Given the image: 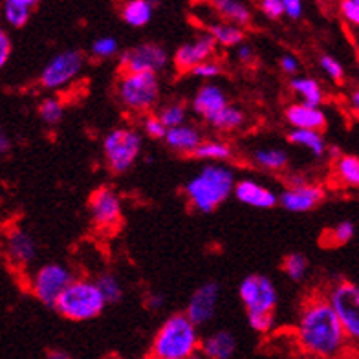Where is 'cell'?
Returning <instances> with one entry per match:
<instances>
[{
  "label": "cell",
  "mask_w": 359,
  "mask_h": 359,
  "mask_svg": "<svg viewBox=\"0 0 359 359\" xmlns=\"http://www.w3.org/2000/svg\"><path fill=\"white\" fill-rule=\"evenodd\" d=\"M293 341L306 359H346L350 345L325 292H313L299 306Z\"/></svg>",
  "instance_id": "1"
},
{
  "label": "cell",
  "mask_w": 359,
  "mask_h": 359,
  "mask_svg": "<svg viewBox=\"0 0 359 359\" xmlns=\"http://www.w3.org/2000/svg\"><path fill=\"white\" fill-rule=\"evenodd\" d=\"M235 185V170L227 163H205L185 182L184 194L193 211L209 215L231 198Z\"/></svg>",
  "instance_id": "2"
},
{
  "label": "cell",
  "mask_w": 359,
  "mask_h": 359,
  "mask_svg": "<svg viewBox=\"0 0 359 359\" xmlns=\"http://www.w3.org/2000/svg\"><path fill=\"white\" fill-rule=\"evenodd\" d=\"M200 328L185 312H176L161 323L152 337V359H194L200 355Z\"/></svg>",
  "instance_id": "3"
},
{
  "label": "cell",
  "mask_w": 359,
  "mask_h": 359,
  "mask_svg": "<svg viewBox=\"0 0 359 359\" xmlns=\"http://www.w3.org/2000/svg\"><path fill=\"white\" fill-rule=\"evenodd\" d=\"M116 97L130 116L143 118L161 104V83L156 74H119Z\"/></svg>",
  "instance_id": "4"
},
{
  "label": "cell",
  "mask_w": 359,
  "mask_h": 359,
  "mask_svg": "<svg viewBox=\"0 0 359 359\" xmlns=\"http://www.w3.org/2000/svg\"><path fill=\"white\" fill-rule=\"evenodd\" d=\"M53 308L59 316L68 321L85 323L100 317L107 308V301L95 279L76 277L70 286L62 292Z\"/></svg>",
  "instance_id": "5"
},
{
  "label": "cell",
  "mask_w": 359,
  "mask_h": 359,
  "mask_svg": "<svg viewBox=\"0 0 359 359\" xmlns=\"http://www.w3.org/2000/svg\"><path fill=\"white\" fill-rule=\"evenodd\" d=\"M143 134L142 130L121 125L110 128L101 142V154L107 169L112 175H125L136 165L143 152Z\"/></svg>",
  "instance_id": "6"
},
{
  "label": "cell",
  "mask_w": 359,
  "mask_h": 359,
  "mask_svg": "<svg viewBox=\"0 0 359 359\" xmlns=\"http://www.w3.org/2000/svg\"><path fill=\"white\" fill-rule=\"evenodd\" d=\"M323 292L336 316L339 317L350 345L359 346V284L337 279Z\"/></svg>",
  "instance_id": "7"
},
{
  "label": "cell",
  "mask_w": 359,
  "mask_h": 359,
  "mask_svg": "<svg viewBox=\"0 0 359 359\" xmlns=\"http://www.w3.org/2000/svg\"><path fill=\"white\" fill-rule=\"evenodd\" d=\"M76 279L70 268L61 262H46L28 275V290L44 306H55L62 292Z\"/></svg>",
  "instance_id": "8"
},
{
  "label": "cell",
  "mask_w": 359,
  "mask_h": 359,
  "mask_svg": "<svg viewBox=\"0 0 359 359\" xmlns=\"http://www.w3.org/2000/svg\"><path fill=\"white\" fill-rule=\"evenodd\" d=\"M86 57L81 50H65L53 55L44 65L39 76V85L48 92H61L74 85L85 70Z\"/></svg>",
  "instance_id": "9"
},
{
  "label": "cell",
  "mask_w": 359,
  "mask_h": 359,
  "mask_svg": "<svg viewBox=\"0 0 359 359\" xmlns=\"http://www.w3.org/2000/svg\"><path fill=\"white\" fill-rule=\"evenodd\" d=\"M238 299L246 308L248 316H264L275 313L279 303L277 286L269 277L260 273L248 275L238 284Z\"/></svg>",
  "instance_id": "10"
},
{
  "label": "cell",
  "mask_w": 359,
  "mask_h": 359,
  "mask_svg": "<svg viewBox=\"0 0 359 359\" xmlns=\"http://www.w3.org/2000/svg\"><path fill=\"white\" fill-rule=\"evenodd\" d=\"M170 55L163 46L156 43H142L128 48L119 55L121 74H156L169 67Z\"/></svg>",
  "instance_id": "11"
},
{
  "label": "cell",
  "mask_w": 359,
  "mask_h": 359,
  "mask_svg": "<svg viewBox=\"0 0 359 359\" xmlns=\"http://www.w3.org/2000/svg\"><path fill=\"white\" fill-rule=\"evenodd\" d=\"M325 198L326 191L321 184L303 176H293L288 180L286 189L279 193V205L288 213H310Z\"/></svg>",
  "instance_id": "12"
},
{
  "label": "cell",
  "mask_w": 359,
  "mask_h": 359,
  "mask_svg": "<svg viewBox=\"0 0 359 359\" xmlns=\"http://www.w3.org/2000/svg\"><path fill=\"white\" fill-rule=\"evenodd\" d=\"M90 220L100 231L110 233L118 229L123 220V202L112 187L101 185L88 198Z\"/></svg>",
  "instance_id": "13"
},
{
  "label": "cell",
  "mask_w": 359,
  "mask_h": 359,
  "mask_svg": "<svg viewBox=\"0 0 359 359\" xmlns=\"http://www.w3.org/2000/svg\"><path fill=\"white\" fill-rule=\"evenodd\" d=\"M2 248H4V257L8 264L17 271H28L39 257V246L35 236L28 229L19 226L8 229Z\"/></svg>",
  "instance_id": "14"
},
{
  "label": "cell",
  "mask_w": 359,
  "mask_h": 359,
  "mask_svg": "<svg viewBox=\"0 0 359 359\" xmlns=\"http://www.w3.org/2000/svg\"><path fill=\"white\" fill-rule=\"evenodd\" d=\"M217 50V43L208 32L200 34L176 48L175 55H172V67L178 74H191L198 65L215 59Z\"/></svg>",
  "instance_id": "15"
},
{
  "label": "cell",
  "mask_w": 359,
  "mask_h": 359,
  "mask_svg": "<svg viewBox=\"0 0 359 359\" xmlns=\"http://www.w3.org/2000/svg\"><path fill=\"white\" fill-rule=\"evenodd\" d=\"M218 303H220V286L218 283H203L202 286L194 290L191 293L187 306H185V316L189 317L194 325L205 326L208 323L213 321L215 313L218 310Z\"/></svg>",
  "instance_id": "16"
},
{
  "label": "cell",
  "mask_w": 359,
  "mask_h": 359,
  "mask_svg": "<svg viewBox=\"0 0 359 359\" xmlns=\"http://www.w3.org/2000/svg\"><path fill=\"white\" fill-rule=\"evenodd\" d=\"M229 104H231L229 95L222 86L217 83H203L194 92L189 109L194 116H198L203 123L208 125L217 114L222 112Z\"/></svg>",
  "instance_id": "17"
},
{
  "label": "cell",
  "mask_w": 359,
  "mask_h": 359,
  "mask_svg": "<svg viewBox=\"0 0 359 359\" xmlns=\"http://www.w3.org/2000/svg\"><path fill=\"white\" fill-rule=\"evenodd\" d=\"M233 196L241 203L253 209H271L279 205V193H275L271 187L260 184L253 178L236 180Z\"/></svg>",
  "instance_id": "18"
},
{
  "label": "cell",
  "mask_w": 359,
  "mask_h": 359,
  "mask_svg": "<svg viewBox=\"0 0 359 359\" xmlns=\"http://www.w3.org/2000/svg\"><path fill=\"white\" fill-rule=\"evenodd\" d=\"M284 118L292 128L297 130H317L323 133L326 128V114L321 107H310L304 103H292L284 110Z\"/></svg>",
  "instance_id": "19"
},
{
  "label": "cell",
  "mask_w": 359,
  "mask_h": 359,
  "mask_svg": "<svg viewBox=\"0 0 359 359\" xmlns=\"http://www.w3.org/2000/svg\"><path fill=\"white\" fill-rule=\"evenodd\" d=\"M205 140L203 133L200 130V127L193 123H184L180 127L169 128L167 130V136L163 140L170 151L176 152V154H182V156H193L196 149L202 145V142Z\"/></svg>",
  "instance_id": "20"
},
{
  "label": "cell",
  "mask_w": 359,
  "mask_h": 359,
  "mask_svg": "<svg viewBox=\"0 0 359 359\" xmlns=\"http://www.w3.org/2000/svg\"><path fill=\"white\" fill-rule=\"evenodd\" d=\"M236 352V337L229 330H217L202 339L200 359H231Z\"/></svg>",
  "instance_id": "21"
},
{
  "label": "cell",
  "mask_w": 359,
  "mask_h": 359,
  "mask_svg": "<svg viewBox=\"0 0 359 359\" xmlns=\"http://www.w3.org/2000/svg\"><path fill=\"white\" fill-rule=\"evenodd\" d=\"M332 180L343 189H359V158L354 154H339L334 158Z\"/></svg>",
  "instance_id": "22"
},
{
  "label": "cell",
  "mask_w": 359,
  "mask_h": 359,
  "mask_svg": "<svg viewBox=\"0 0 359 359\" xmlns=\"http://www.w3.org/2000/svg\"><path fill=\"white\" fill-rule=\"evenodd\" d=\"M290 90L297 97V103L321 107L325 103V90L317 79L310 76H295L290 79Z\"/></svg>",
  "instance_id": "23"
},
{
  "label": "cell",
  "mask_w": 359,
  "mask_h": 359,
  "mask_svg": "<svg viewBox=\"0 0 359 359\" xmlns=\"http://www.w3.org/2000/svg\"><path fill=\"white\" fill-rule=\"evenodd\" d=\"M251 161L266 172H284L290 165V154L280 147H259L251 154Z\"/></svg>",
  "instance_id": "24"
},
{
  "label": "cell",
  "mask_w": 359,
  "mask_h": 359,
  "mask_svg": "<svg viewBox=\"0 0 359 359\" xmlns=\"http://www.w3.org/2000/svg\"><path fill=\"white\" fill-rule=\"evenodd\" d=\"M193 158L205 163H229L235 158V149L226 140H218V137H205L202 145L196 149Z\"/></svg>",
  "instance_id": "25"
},
{
  "label": "cell",
  "mask_w": 359,
  "mask_h": 359,
  "mask_svg": "<svg viewBox=\"0 0 359 359\" xmlns=\"http://www.w3.org/2000/svg\"><path fill=\"white\" fill-rule=\"evenodd\" d=\"M288 142L295 147H301L308 154H312L313 158H325L330 151V147L326 143L323 133L317 130H297L292 128L288 133Z\"/></svg>",
  "instance_id": "26"
},
{
  "label": "cell",
  "mask_w": 359,
  "mask_h": 359,
  "mask_svg": "<svg viewBox=\"0 0 359 359\" xmlns=\"http://www.w3.org/2000/svg\"><path fill=\"white\" fill-rule=\"evenodd\" d=\"M154 15L152 0H125L121 6V19L130 28H143Z\"/></svg>",
  "instance_id": "27"
},
{
  "label": "cell",
  "mask_w": 359,
  "mask_h": 359,
  "mask_svg": "<svg viewBox=\"0 0 359 359\" xmlns=\"http://www.w3.org/2000/svg\"><path fill=\"white\" fill-rule=\"evenodd\" d=\"M213 8L224 22L236 26H248L251 22V11L242 0H213Z\"/></svg>",
  "instance_id": "28"
},
{
  "label": "cell",
  "mask_w": 359,
  "mask_h": 359,
  "mask_svg": "<svg viewBox=\"0 0 359 359\" xmlns=\"http://www.w3.org/2000/svg\"><path fill=\"white\" fill-rule=\"evenodd\" d=\"M246 125V112L241 109V107H235V104H229L220 114H217L211 121L208 123V127H211L213 130L220 134L227 133H236L241 130L242 127Z\"/></svg>",
  "instance_id": "29"
},
{
  "label": "cell",
  "mask_w": 359,
  "mask_h": 359,
  "mask_svg": "<svg viewBox=\"0 0 359 359\" xmlns=\"http://www.w3.org/2000/svg\"><path fill=\"white\" fill-rule=\"evenodd\" d=\"M208 34L215 39L217 46L220 48H236L241 46L246 39V32L241 26L231 22H215L209 26Z\"/></svg>",
  "instance_id": "30"
},
{
  "label": "cell",
  "mask_w": 359,
  "mask_h": 359,
  "mask_svg": "<svg viewBox=\"0 0 359 359\" xmlns=\"http://www.w3.org/2000/svg\"><path fill=\"white\" fill-rule=\"evenodd\" d=\"M189 107L184 101H167L158 107L156 114L158 118L161 119V123L165 125L167 128H175L180 125L189 123Z\"/></svg>",
  "instance_id": "31"
},
{
  "label": "cell",
  "mask_w": 359,
  "mask_h": 359,
  "mask_svg": "<svg viewBox=\"0 0 359 359\" xmlns=\"http://www.w3.org/2000/svg\"><path fill=\"white\" fill-rule=\"evenodd\" d=\"M29 17H32V10L28 8L17 6L8 0H0V24L4 28H24L28 24Z\"/></svg>",
  "instance_id": "32"
},
{
  "label": "cell",
  "mask_w": 359,
  "mask_h": 359,
  "mask_svg": "<svg viewBox=\"0 0 359 359\" xmlns=\"http://www.w3.org/2000/svg\"><path fill=\"white\" fill-rule=\"evenodd\" d=\"M95 283H97V286H100L107 304L121 303V299H123L125 295V288H123V283H121V279H119L118 275L112 273V271H103L101 275H97Z\"/></svg>",
  "instance_id": "33"
},
{
  "label": "cell",
  "mask_w": 359,
  "mask_h": 359,
  "mask_svg": "<svg viewBox=\"0 0 359 359\" xmlns=\"http://www.w3.org/2000/svg\"><path fill=\"white\" fill-rule=\"evenodd\" d=\"M355 236V226L350 220L336 224L332 229H326L321 238V244L326 248H339L346 246L352 238Z\"/></svg>",
  "instance_id": "34"
},
{
  "label": "cell",
  "mask_w": 359,
  "mask_h": 359,
  "mask_svg": "<svg viewBox=\"0 0 359 359\" xmlns=\"http://www.w3.org/2000/svg\"><path fill=\"white\" fill-rule=\"evenodd\" d=\"M65 103L61 97L55 95H48L39 103V118L43 119L44 125L48 127H57L65 119Z\"/></svg>",
  "instance_id": "35"
},
{
  "label": "cell",
  "mask_w": 359,
  "mask_h": 359,
  "mask_svg": "<svg viewBox=\"0 0 359 359\" xmlns=\"http://www.w3.org/2000/svg\"><path fill=\"white\" fill-rule=\"evenodd\" d=\"M280 268H283L284 275H286L290 280H293V283H301V280L306 279L310 264H308V259L303 253H288V255L283 259Z\"/></svg>",
  "instance_id": "36"
},
{
  "label": "cell",
  "mask_w": 359,
  "mask_h": 359,
  "mask_svg": "<svg viewBox=\"0 0 359 359\" xmlns=\"http://www.w3.org/2000/svg\"><path fill=\"white\" fill-rule=\"evenodd\" d=\"M90 53L95 59L100 61H107V59H112V57L119 55V43L116 37H110V35H103V37H97L90 46Z\"/></svg>",
  "instance_id": "37"
},
{
  "label": "cell",
  "mask_w": 359,
  "mask_h": 359,
  "mask_svg": "<svg viewBox=\"0 0 359 359\" xmlns=\"http://www.w3.org/2000/svg\"><path fill=\"white\" fill-rule=\"evenodd\" d=\"M142 134L149 140H154V142H163L167 136V130L169 128L165 125L161 123V119L158 118L156 112L152 114H147L142 118Z\"/></svg>",
  "instance_id": "38"
},
{
  "label": "cell",
  "mask_w": 359,
  "mask_h": 359,
  "mask_svg": "<svg viewBox=\"0 0 359 359\" xmlns=\"http://www.w3.org/2000/svg\"><path fill=\"white\" fill-rule=\"evenodd\" d=\"M319 67H321L323 74H325L332 83L343 85V81H345V68H343V65L337 61L336 57L325 53V55L319 57Z\"/></svg>",
  "instance_id": "39"
},
{
  "label": "cell",
  "mask_w": 359,
  "mask_h": 359,
  "mask_svg": "<svg viewBox=\"0 0 359 359\" xmlns=\"http://www.w3.org/2000/svg\"><path fill=\"white\" fill-rule=\"evenodd\" d=\"M222 65H220L217 59H211V61H205L202 62V65H198V67L191 72V76L203 81V83H213L215 79H218V77L222 76Z\"/></svg>",
  "instance_id": "40"
},
{
  "label": "cell",
  "mask_w": 359,
  "mask_h": 359,
  "mask_svg": "<svg viewBox=\"0 0 359 359\" xmlns=\"http://www.w3.org/2000/svg\"><path fill=\"white\" fill-rule=\"evenodd\" d=\"M248 325L253 332L260 336H268L275 328V313H264V316H248Z\"/></svg>",
  "instance_id": "41"
},
{
  "label": "cell",
  "mask_w": 359,
  "mask_h": 359,
  "mask_svg": "<svg viewBox=\"0 0 359 359\" xmlns=\"http://www.w3.org/2000/svg\"><path fill=\"white\" fill-rule=\"evenodd\" d=\"M11 52H13V44H11V37L8 34V29L0 24V70L8 65L10 61Z\"/></svg>",
  "instance_id": "42"
},
{
  "label": "cell",
  "mask_w": 359,
  "mask_h": 359,
  "mask_svg": "<svg viewBox=\"0 0 359 359\" xmlns=\"http://www.w3.org/2000/svg\"><path fill=\"white\" fill-rule=\"evenodd\" d=\"M279 68L283 74H286V76L295 77L299 76V72H301V61H299L293 53H283L279 59Z\"/></svg>",
  "instance_id": "43"
},
{
  "label": "cell",
  "mask_w": 359,
  "mask_h": 359,
  "mask_svg": "<svg viewBox=\"0 0 359 359\" xmlns=\"http://www.w3.org/2000/svg\"><path fill=\"white\" fill-rule=\"evenodd\" d=\"M260 11L269 20L280 19V17H284L283 0H260Z\"/></svg>",
  "instance_id": "44"
},
{
  "label": "cell",
  "mask_w": 359,
  "mask_h": 359,
  "mask_svg": "<svg viewBox=\"0 0 359 359\" xmlns=\"http://www.w3.org/2000/svg\"><path fill=\"white\" fill-rule=\"evenodd\" d=\"M339 10L346 22H350L352 26H358L359 28V6L355 4L354 0H341Z\"/></svg>",
  "instance_id": "45"
},
{
  "label": "cell",
  "mask_w": 359,
  "mask_h": 359,
  "mask_svg": "<svg viewBox=\"0 0 359 359\" xmlns=\"http://www.w3.org/2000/svg\"><path fill=\"white\" fill-rule=\"evenodd\" d=\"M235 57L236 61L241 62V65H246V67H250V65H253L257 59V53L255 50H253V46H250V44L242 43L241 46L235 48Z\"/></svg>",
  "instance_id": "46"
},
{
  "label": "cell",
  "mask_w": 359,
  "mask_h": 359,
  "mask_svg": "<svg viewBox=\"0 0 359 359\" xmlns=\"http://www.w3.org/2000/svg\"><path fill=\"white\" fill-rule=\"evenodd\" d=\"M284 6V15L292 20H299L303 17L304 4L303 0H283Z\"/></svg>",
  "instance_id": "47"
},
{
  "label": "cell",
  "mask_w": 359,
  "mask_h": 359,
  "mask_svg": "<svg viewBox=\"0 0 359 359\" xmlns=\"http://www.w3.org/2000/svg\"><path fill=\"white\" fill-rule=\"evenodd\" d=\"M145 303H147V306L151 308V310H154V312H160V310H163V306H165V295H161V293H158V292H152L147 295Z\"/></svg>",
  "instance_id": "48"
},
{
  "label": "cell",
  "mask_w": 359,
  "mask_h": 359,
  "mask_svg": "<svg viewBox=\"0 0 359 359\" xmlns=\"http://www.w3.org/2000/svg\"><path fill=\"white\" fill-rule=\"evenodd\" d=\"M10 149H11L10 137L6 136V134L0 130V160H2V158H4L8 152H10Z\"/></svg>",
  "instance_id": "49"
},
{
  "label": "cell",
  "mask_w": 359,
  "mask_h": 359,
  "mask_svg": "<svg viewBox=\"0 0 359 359\" xmlns=\"http://www.w3.org/2000/svg\"><path fill=\"white\" fill-rule=\"evenodd\" d=\"M46 359H74V358H72L68 352H65V350L53 348V350H50V352H48Z\"/></svg>",
  "instance_id": "50"
},
{
  "label": "cell",
  "mask_w": 359,
  "mask_h": 359,
  "mask_svg": "<svg viewBox=\"0 0 359 359\" xmlns=\"http://www.w3.org/2000/svg\"><path fill=\"white\" fill-rule=\"evenodd\" d=\"M348 101H350V109L354 110V112L359 116V88H355L350 92Z\"/></svg>",
  "instance_id": "51"
},
{
  "label": "cell",
  "mask_w": 359,
  "mask_h": 359,
  "mask_svg": "<svg viewBox=\"0 0 359 359\" xmlns=\"http://www.w3.org/2000/svg\"><path fill=\"white\" fill-rule=\"evenodd\" d=\"M8 2H13V4H17V6H22V8L34 10L35 6H37L41 0H8Z\"/></svg>",
  "instance_id": "52"
},
{
  "label": "cell",
  "mask_w": 359,
  "mask_h": 359,
  "mask_svg": "<svg viewBox=\"0 0 359 359\" xmlns=\"http://www.w3.org/2000/svg\"><path fill=\"white\" fill-rule=\"evenodd\" d=\"M354 2H355V4H358V6H359V0H354Z\"/></svg>",
  "instance_id": "53"
},
{
  "label": "cell",
  "mask_w": 359,
  "mask_h": 359,
  "mask_svg": "<svg viewBox=\"0 0 359 359\" xmlns=\"http://www.w3.org/2000/svg\"><path fill=\"white\" fill-rule=\"evenodd\" d=\"M149 359H152V358H149Z\"/></svg>",
  "instance_id": "54"
}]
</instances>
